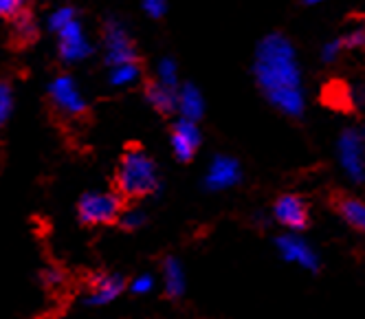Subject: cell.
Returning <instances> with one entry per match:
<instances>
[{
    "label": "cell",
    "instance_id": "cell-1",
    "mask_svg": "<svg viewBox=\"0 0 365 319\" xmlns=\"http://www.w3.org/2000/svg\"><path fill=\"white\" fill-rule=\"evenodd\" d=\"M253 75L259 91L289 117H302L306 108V93L297 51L282 34H269L259 40L253 58Z\"/></svg>",
    "mask_w": 365,
    "mask_h": 319
},
{
    "label": "cell",
    "instance_id": "cell-2",
    "mask_svg": "<svg viewBox=\"0 0 365 319\" xmlns=\"http://www.w3.org/2000/svg\"><path fill=\"white\" fill-rule=\"evenodd\" d=\"M161 188L159 168L141 148H128L117 170V190L128 198L150 196Z\"/></svg>",
    "mask_w": 365,
    "mask_h": 319
},
{
    "label": "cell",
    "instance_id": "cell-3",
    "mask_svg": "<svg viewBox=\"0 0 365 319\" xmlns=\"http://www.w3.org/2000/svg\"><path fill=\"white\" fill-rule=\"evenodd\" d=\"M121 196L115 192H88L77 203V216L84 225H108L121 216Z\"/></svg>",
    "mask_w": 365,
    "mask_h": 319
},
{
    "label": "cell",
    "instance_id": "cell-4",
    "mask_svg": "<svg viewBox=\"0 0 365 319\" xmlns=\"http://www.w3.org/2000/svg\"><path fill=\"white\" fill-rule=\"evenodd\" d=\"M339 166L352 183H365V139L359 130L348 128L336 141Z\"/></svg>",
    "mask_w": 365,
    "mask_h": 319
},
{
    "label": "cell",
    "instance_id": "cell-5",
    "mask_svg": "<svg viewBox=\"0 0 365 319\" xmlns=\"http://www.w3.org/2000/svg\"><path fill=\"white\" fill-rule=\"evenodd\" d=\"M103 46H106V64L110 69L128 62H137L133 38L128 36L125 24L115 16L106 18V22H103Z\"/></svg>",
    "mask_w": 365,
    "mask_h": 319
},
{
    "label": "cell",
    "instance_id": "cell-6",
    "mask_svg": "<svg viewBox=\"0 0 365 319\" xmlns=\"http://www.w3.org/2000/svg\"><path fill=\"white\" fill-rule=\"evenodd\" d=\"M48 95H51V101H53L56 108H60L64 115L80 117L88 108L82 91L77 88L75 79L71 75H58L53 82L48 84Z\"/></svg>",
    "mask_w": 365,
    "mask_h": 319
},
{
    "label": "cell",
    "instance_id": "cell-7",
    "mask_svg": "<svg viewBox=\"0 0 365 319\" xmlns=\"http://www.w3.org/2000/svg\"><path fill=\"white\" fill-rule=\"evenodd\" d=\"M242 178V168L233 156L227 154H218L212 158L210 168H207L205 174V190L210 192H222V190H231L233 185H238Z\"/></svg>",
    "mask_w": 365,
    "mask_h": 319
},
{
    "label": "cell",
    "instance_id": "cell-8",
    "mask_svg": "<svg viewBox=\"0 0 365 319\" xmlns=\"http://www.w3.org/2000/svg\"><path fill=\"white\" fill-rule=\"evenodd\" d=\"M58 44H60V58L64 62H82L93 53V44L84 34V26L80 20L68 22L62 31H58Z\"/></svg>",
    "mask_w": 365,
    "mask_h": 319
},
{
    "label": "cell",
    "instance_id": "cell-9",
    "mask_svg": "<svg viewBox=\"0 0 365 319\" xmlns=\"http://www.w3.org/2000/svg\"><path fill=\"white\" fill-rule=\"evenodd\" d=\"M172 152L178 161L187 163L194 158L198 146H200V130L198 123L187 121V119H178L172 128V137H170Z\"/></svg>",
    "mask_w": 365,
    "mask_h": 319
},
{
    "label": "cell",
    "instance_id": "cell-10",
    "mask_svg": "<svg viewBox=\"0 0 365 319\" xmlns=\"http://www.w3.org/2000/svg\"><path fill=\"white\" fill-rule=\"evenodd\" d=\"M273 216L279 225L302 231L308 225V207L297 194H284L273 205Z\"/></svg>",
    "mask_w": 365,
    "mask_h": 319
},
{
    "label": "cell",
    "instance_id": "cell-11",
    "mask_svg": "<svg viewBox=\"0 0 365 319\" xmlns=\"http://www.w3.org/2000/svg\"><path fill=\"white\" fill-rule=\"evenodd\" d=\"M123 288H125V280L121 275H97L91 282V290L86 295V302L93 306L110 304L115 298H119V293Z\"/></svg>",
    "mask_w": 365,
    "mask_h": 319
},
{
    "label": "cell",
    "instance_id": "cell-12",
    "mask_svg": "<svg viewBox=\"0 0 365 319\" xmlns=\"http://www.w3.org/2000/svg\"><path fill=\"white\" fill-rule=\"evenodd\" d=\"M277 249L289 262H297L306 269H317V255L299 236H282L277 240Z\"/></svg>",
    "mask_w": 365,
    "mask_h": 319
},
{
    "label": "cell",
    "instance_id": "cell-13",
    "mask_svg": "<svg viewBox=\"0 0 365 319\" xmlns=\"http://www.w3.org/2000/svg\"><path fill=\"white\" fill-rule=\"evenodd\" d=\"M176 111L180 113V119H187L198 123L205 115V97L194 84H182L178 88V103Z\"/></svg>",
    "mask_w": 365,
    "mask_h": 319
},
{
    "label": "cell",
    "instance_id": "cell-14",
    "mask_svg": "<svg viewBox=\"0 0 365 319\" xmlns=\"http://www.w3.org/2000/svg\"><path fill=\"white\" fill-rule=\"evenodd\" d=\"M145 97L150 101V106L154 111H159L163 115H170L176 111V103H178V91L174 88H168L159 82H154V84H148L145 88Z\"/></svg>",
    "mask_w": 365,
    "mask_h": 319
},
{
    "label": "cell",
    "instance_id": "cell-15",
    "mask_svg": "<svg viewBox=\"0 0 365 319\" xmlns=\"http://www.w3.org/2000/svg\"><path fill=\"white\" fill-rule=\"evenodd\" d=\"M163 280H165V290L170 298H178L185 290V273L176 258H168L163 264Z\"/></svg>",
    "mask_w": 365,
    "mask_h": 319
},
{
    "label": "cell",
    "instance_id": "cell-16",
    "mask_svg": "<svg viewBox=\"0 0 365 319\" xmlns=\"http://www.w3.org/2000/svg\"><path fill=\"white\" fill-rule=\"evenodd\" d=\"M339 214L344 216V221L359 229V231H365V201H359V198H344L339 203Z\"/></svg>",
    "mask_w": 365,
    "mask_h": 319
},
{
    "label": "cell",
    "instance_id": "cell-17",
    "mask_svg": "<svg viewBox=\"0 0 365 319\" xmlns=\"http://www.w3.org/2000/svg\"><path fill=\"white\" fill-rule=\"evenodd\" d=\"M141 75V66L139 62H128V64H119V66H113L110 73H108V82L110 86H117V88H123V86H133Z\"/></svg>",
    "mask_w": 365,
    "mask_h": 319
},
{
    "label": "cell",
    "instance_id": "cell-18",
    "mask_svg": "<svg viewBox=\"0 0 365 319\" xmlns=\"http://www.w3.org/2000/svg\"><path fill=\"white\" fill-rule=\"evenodd\" d=\"M156 82L178 91V66L172 58L159 60V66H156Z\"/></svg>",
    "mask_w": 365,
    "mask_h": 319
},
{
    "label": "cell",
    "instance_id": "cell-19",
    "mask_svg": "<svg viewBox=\"0 0 365 319\" xmlns=\"http://www.w3.org/2000/svg\"><path fill=\"white\" fill-rule=\"evenodd\" d=\"M36 36H38V29H36V22L31 20V16L20 14L16 18V38L20 42H31V40H36Z\"/></svg>",
    "mask_w": 365,
    "mask_h": 319
},
{
    "label": "cell",
    "instance_id": "cell-20",
    "mask_svg": "<svg viewBox=\"0 0 365 319\" xmlns=\"http://www.w3.org/2000/svg\"><path fill=\"white\" fill-rule=\"evenodd\" d=\"M14 113V91L7 82H0V126H5Z\"/></svg>",
    "mask_w": 365,
    "mask_h": 319
},
{
    "label": "cell",
    "instance_id": "cell-21",
    "mask_svg": "<svg viewBox=\"0 0 365 319\" xmlns=\"http://www.w3.org/2000/svg\"><path fill=\"white\" fill-rule=\"evenodd\" d=\"M77 16H75V9L73 7H58L53 14L48 16V26H51V31H62L64 26L68 24V22H73Z\"/></svg>",
    "mask_w": 365,
    "mask_h": 319
},
{
    "label": "cell",
    "instance_id": "cell-22",
    "mask_svg": "<svg viewBox=\"0 0 365 319\" xmlns=\"http://www.w3.org/2000/svg\"><path fill=\"white\" fill-rule=\"evenodd\" d=\"M119 225L123 229L135 231V229L145 225V214L141 209H125V211H121V216H119Z\"/></svg>",
    "mask_w": 365,
    "mask_h": 319
},
{
    "label": "cell",
    "instance_id": "cell-23",
    "mask_svg": "<svg viewBox=\"0 0 365 319\" xmlns=\"http://www.w3.org/2000/svg\"><path fill=\"white\" fill-rule=\"evenodd\" d=\"M341 51H346L344 40H341V38L330 40V42H326V44H324V49H322V60H324L326 64H330V62H334L339 56H341Z\"/></svg>",
    "mask_w": 365,
    "mask_h": 319
},
{
    "label": "cell",
    "instance_id": "cell-24",
    "mask_svg": "<svg viewBox=\"0 0 365 319\" xmlns=\"http://www.w3.org/2000/svg\"><path fill=\"white\" fill-rule=\"evenodd\" d=\"M143 11L150 18H163L168 11V0H143Z\"/></svg>",
    "mask_w": 365,
    "mask_h": 319
},
{
    "label": "cell",
    "instance_id": "cell-25",
    "mask_svg": "<svg viewBox=\"0 0 365 319\" xmlns=\"http://www.w3.org/2000/svg\"><path fill=\"white\" fill-rule=\"evenodd\" d=\"M22 14V0H0V18H18Z\"/></svg>",
    "mask_w": 365,
    "mask_h": 319
},
{
    "label": "cell",
    "instance_id": "cell-26",
    "mask_svg": "<svg viewBox=\"0 0 365 319\" xmlns=\"http://www.w3.org/2000/svg\"><path fill=\"white\" fill-rule=\"evenodd\" d=\"M341 40H344L346 49H361V46H365V29L348 31V36H344Z\"/></svg>",
    "mask_w": 365,
    "mask_h": 319
},
{
    "label": "cell",
    "instance_id": "cell-27",
    "mask_svg": "<svg viewBox=\"0 0 365 319\" xmlns=\"http://www.w3.org/2000/svg\"><path fill=\"white\" fill-rule=\"evenodd\" d=\"M152 286H154V280H152V275H148V273L135 278L133 284H130V288H133L135 293H139V295H143V293H148V290H152Z\"/></svg>",
    "mask_w": 365,
    "mask_h": 319
},
{
    "label": "cell",
    "instance_id": "cell-28",
    "mask_svg": "<svg viewBox=\"0 0 365 319\" xmlns=\"http://www.w3.org/2000/svg\"><path fill=\"white\" fill-rule=\"evenodd\" d=\"M44 280H46L48 286H58L62 282V273L56 271V269H48V271H44Z\"/></svg>",
    "mask_w": 365,
    "mask_h": 319
},
{
    "label": "cell",
    "instance_id": "cell-29",
    "mask_svg": "<svg viewBox=\"0 0 365 319\" xmlns=\"http://www.w3.org/2000/svg\"><path fill=\"white\" fill-rule=\"evenodd\" d=\"M304 3H306V5H322L324 0H304Z\"/></svg>",
    "mask_w": 365,
    "mask_h": 319
}]
</instances>
